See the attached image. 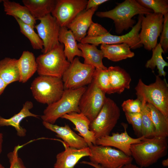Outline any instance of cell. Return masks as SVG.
<instances>
[{
	"mask_svg": "<svg viewBox=\"0 0 168 168\" xmlns=\"http://www.w3.org/2000/svg\"><path fill=\"white\" fill-rule=\"evenodd\" d=\"M153 11L139 4L135 0H125L119 3L113 9L106 11L98 12L96 15L101 18L112 20L114 23L115 32L121 34L124 30L132 28L136 21L132 19L138 14L147 15Z\"/></svg>",
	"mask_w": 168,
	"mask_h": 168,
	"instance_id": "1",
	"label": "cell"
},
{
	"mask_svg": "<svg viewBox=\"0 0 168 168\" xmlns=\"http://www.w3.org/2000/svg\"><path fill=\"white\" fill-rule=\"evenodd\" d=\"M168 142L166 138H144L141 142L131 145V156L138 166L148 167L166 155Z\"/></svg>",
	"mask_w": 168,
	"mask_h": 168,
	"instance_id": "2",
	"label": "cell"
},
{
	"mask_svg": "<svg viewBox=\"0 0 168 168\" xmlns=\"http://www.w3.org/2000/svg\"><path fill=\"white\" fill-rule=\"evenodd\" d=\"M154 82L149 85L140 79L135 88L137 98L141 102L151 104L168 117V85L165 79L156 76Z\"/></svg>",
	"mask_w": 168,
	"mask_h": 168,
	"instance_id": "3",
	"label": "cell"
},
{
	"mask_svg": "<svg viewBox=\"0 0 168 168\" xmlns=\"http://www.w3.org/2000/svg\"><path fill=\"white\" fill-rule=\"evenodd\" d=\"M86 87L75 89H64L61 97L57 101L48 105L41 116L43 121L54 124L65 114L80 113L79 103Z\"/></svg>",
	"mask_w": 168,
	"mask_h": 168,
	"instance_id": "4",
	"label": "cell"
},
{
	"mask_svg": "<svg viewBox=\"0 0 168 168\" xmlns=\"http://www.w3.org/2000/svg\"><path fill=\"white\" fill-rule=\"evenodd\" d=\"M30 88L37 102L48 105L58 101L64 90L62 78L47 76L35 78Z\"/></svg>",
	"mask_w": 168,
	"mask_h": 168,
	"instance_id": "5",
	"label": "cell"
},
{
	"mask_svg": "<svg viewBox=\"0 0 168 168\" xmlns=\"http://www.w3.org/2000/svg\"><path fill=\"white\" fill-rule=\"evenodd\" d=\"M63 50L64 46L60 43L49 52L37 57V72L39 76L62 77L70 64L67 60Z\"/></svg>",
	"mask_w": 168,
	"mask_h": 168,
	"instance_id": "6",
	"label": "cell"
},
{
	"mask_svg": "<svg viewBox=\"0 0 168 168\" xmlns=\"http://www.w3.org/2000/svg\"><path fill=\"white\" fill-rule=\"evenodd\" d=\"M120 116V110L116 103L106 97L100 111L91 122L90 128L94 133L96 140L110 135Z\"/></svg>",
	"mask_w": 168,
	"mask_h": 168,
	"instance_id": "7",
	"label": "cell"
},
{
	"mask_svg": "<svg viewBox=\"0 0 168 168\" xmlns=\"http://www.w3.org/2000/svg\"><path fill=\"white\" fill-rule=\"evenodd\" d=\"M95 69L75 57L62 77L64 89H77L88 85L93 80Z\"/></svg>",
	"mask_w": 168,
	"mask_h": 168,
	"instance_id": "8",
	"label": "cell"
},
{
	"mask_svg": "<svg viewBox=\"0 0 168 168\" xmlns=\"http://www.w3.org/2000/svg\"><path fill=\"white\" fill-rule=\"evenodd\" d=\"M89 147L91 153L89 156L90 161L103 168H118L132 163L133 159L131 156L110 147L93 145Z\"/></svg>",
	"mask_w": 168,
	"mask_h": 168,
	"instance_id": "9",
	"label": "cell"
},
{
	"mask_svg": "<svg viewBox=\"0 0 168 168\" xmlns=\"http://www.w3.org/2000/svg\"><path fill=\"white\" fill-rule=\"evenodd\" d=\"M164 17L160 13L142 14L141 30L139 33L140 43L144 48L152 50L157 44L158 37L160 36L163 26Z\"/></svg>",
	"mask_w": 168,
	"mask_h": 168,
	"instance_id": "10",
	"label": "cell"
},
{
	"mask_svg": "<svg viewBox=\"0 0 168 168\" xmlns=\"http://www.w3.org/2000/svg\"><path fill=\"white\" fill-rule=\"evenodd\" d=\"M142 15H139L137 23L126 34L118 36L111 35L108 32L97 37L86 36L80 43L92 44L96 46L100 44H112L124 43L132 49L140 48L143 46L140 43L139 35L141 30Z\"/></svg>",
	"mask_w": 168,
	"mask_h": 168,
	"instance_id": "11",
	"label": "cell"
},
{
	"mask_svg": "<svg viewBox=\"0 0 168 168\" xmlns=\"http://www.w3.org/2000/svg\"><path fill=\"white\" fill-rule=\"evenodd\" d=\"M105 93L93 80L82 95L79 103L80 112L92 121L96 117L105 103Z\"/></svg>",
	"mask_w": 168,
	"mask_h": 168,
	"instance_id": "12",
	"label": "cell"
},
{
	"mask_svg": "<svg viewBox=\"0 0 168 168\" xmlns=\"http://www.w3.org/2000/svg\"><path fill=\"white\" fill-rule=\"evenodd\" d=\"M87 0H57L51 14L61 27L68 26L81 12L86 9Z\"/></svg>",
	"mask_w": 168,
	"mask_h": 168,
	"instance_id": "13",
	"label": "cell"
},
{
	"mask_svg": "<svg viewBox=\"0 0 168 168\" xmlns=\"http://www.w3.org/2000/svg\"><path fill=\"white\" fill-rule=\"evenodd\" d=\"M39 20L40 22L35 25V28L43 42V48L42 52L45 54L60 44L58 38L61 27L51 14L47 15Z\"/></svg>",
	"mask_w": 168,
	"mask_h": 168,
	"instance_id": "14",
	"label": "cell"
},
{
	"mask_svg": "<svg viewBox=\"0 0 168 168\" xmlns=\"http://www.w3.org/2000/svg\"><path fill=\"white\" fill-rule=\"evenodd\" d=\"M122 125L124 129V132L121 133H113L111 135H108L98 138L96 140V145L114 147L126 155L131 156V145L141 142L145 138L142 136L137 138L131 137L127 131V125L123 124Z\"/></svg>",
	"mask_w": 168,
	"mask_h": 168,
	"instance_id": "15",
	"label": "cell"
},
{
	"mask_svg": "<svg viewBox=\"0 0 168 168\" xmlns=\"http://www.w3.org/2000/svg\"><path fill=\"white\" fill-rule=\"evenodd\" d=\"M64 145V150L58 153L56 156L54 168H75L82 158L91 155L89 147L78 149L70 147L65 143Z\"/></svg>",
	"mask_w": 168,
	"mask_h": 168,
	"instance_id": "16",
	"label": "cell"
},
{
	"mask_svg": "<svg viewBox=\"0 0 168 168\" xmlns=\"http://www.w3.org/2000/svg\"><path fill=\"white\" fill-rule=\"evenodd\" d=\"M44 127L56 133V136L61 138L68 147L76 149L88 147L85 140L76 133L67 124L62 126L43 121Z\"/></svg>",
	"mask_w": 168,
	"mask_h": 168,
	"instance_id": "17",
	"label": "cell"
},
{
	"mask_svg": "<svg viewBox=\"0 0 168 168\" xmlns=\"http://www.w3.org/2000/svg\"><path fill=\"white\" fill-rule=\"evenodd\" d=\"M61 118L68 120L74 124L75 126L74 129L84 138L88 147L96 145L95 134L90 128L91 122L85 115L80 112H73L65 114Z\"/></svg>",
	"mask_w": 168,
	"mask_h": 168,
	"instance_id": "18",
	"label": "cell"
},
{
	"mask_svg": "<svg viewBox=\"0 0 168 168\" xmlns=\"http://www.w3.org/2000/svg\"><path fill=\"white\" fill-rule=\"evenodd\" d=\"M98 7L85 10L80 13L67 27L72 32L77 41L80 42L86 36L88 30L93 22L92 16Z\"/></svg>",
	"mask_w": 168,
	"mask_h": 168,
	"instance_id": "19",
	"label": "cell"
},
{
	"mask_svg": "<svg viewBox=\"0 0 168 168\" xmlns=\"http://www.w3.org/2000/svg\"><path fill=\"white\" fill-rule=\"evenodd\" d=\"M33 107V103L31 101H27L24 104L21 110L11 118L6 119L0 116V126L12 127L15 128L18 136L25 137L27 131L26 128L20 125V123L24 119L27 117L38 118L39 116L30 112V110Z\"/></svg>",
	"mask_w": 168,
	"mask_h": 168,
	"instance_id": "20",
	"label": "cell"
},
{
	"mask_svg": "<svg viewBox=\"0 0 168 168\" xmlns=\"http://www.w3.org/2000/svg\"><path fill=\"white\" fill-rule=\"evenodd\" d=\"M107 70L112 94H120L125 89H130L131 77L124 69L118 66H111Z\"/></svg>",
	"mask_w": 168,
	"mask_h": 168,
	"instance_id": "21",
	"label": "cell"
},
{
	"mask_svg": "<svg viewBox=\"0 0 168 168\" xmlns=\"http://www.w3.org/2000/svg\"><path fill=\"white\" fill-rule=\"evenodd\" d=\"M58 40L64 46V54L68 62L71 63L76 56L82 57L77 41L72 32L66 27H61Z\"/></svg>",
	"mask_w": 168,
	"mask_h": 168,
	"instance_id": "22",
	"label": "cell"
},
{
	"mask_svg": "<svg viewBox=\"0 0 168 168\" xmlns=\"http://www.w3.org/2000/svg\"><path fill=\"white\" fill-rule=\"evenodd\" d=\"M4 10L7 15L17 18L34 28L36 20L28 8L20 3L8 0H2Z\"/></svg>",
	"mask_w": 168,
	"mask_h": 168,
	"instance_id": "23",
	"label": "cell"
},
{
	"mask_svg": "<svg viewBox=\"0 0 168 168\" xmlns=\"http://www.w3.org/2000/svg\"><path fill=\"white\" fill-rule=\"evenodd\" d=\"M100 49L104 58L113 62H118L131 58L135 55L128 45L124 43L112 44H101Z\"/></svg>",
	"mask_w": 168,
	"mask_h": 168,
	"instance_id": "24",
	"label": "cell"
},
{
	"mask_svg": "<svg viewBox=\"0 0 168 168\" xmlns=\"http://www.w3.org/2000/svg\"><path fill=\"white\" fill-rule=\"evenodd\" d=\"M18 66L20 76L19 82L25 83L37 71V65L34 54L28 51H23L18 59Z\"/></svg>",
	"mask_w": 168,
	"mask_h": 168,
	"instance_id": "25",
	"label": "cell"
},
{
	"mask_svg": "<svg viewBox=\"0 0 168 168\" xmlns=\"http://www.w3.org/2000/svg\"><path fill=\"white\" fill-rule=\"evenodd\" d=\"M84 59V63L94 67L96 69L106 70L102 62L104 58L103 53L97 46L92 44L80 43L78 44Z\"/></svg>",
	"mask_w": 168,
	"mask_h": 168,
	"instance_id": "26",
	"label": "cell"
},
{
	"mask_svg": "<svg viewBox=\"0 0 168 168\" xmlns=\"http://www.w3.org/2000/svg\"><path fill=\"white\" fill-rule=\"evenodd\" d=\"M24 5L36 20L51 14L54 7L55 0H23Z\"/></svg>",
	"mask_w": 168,
	"mask_h": 168,
	"instance_id": "27",
	"label": "cell"
},
{
	"mask_svg": "<svg viewBox=\"0 0 168 168\" xmlns=\"http://www.w3.org/2000/svg\"><path fill=\"white\" fill-rule=\"evenodd\" d=\"M0 76L8 86L19 81L20 76L18 59L6 57L0 61Z\"/></svg>",
	"mask_w": 168,
	"mask_h": 168,
	"instance_id": "28",
	"label": "cell"
},
{
	"mask_svg": "<svg viewBox=\"0 0 168 168\" xmlns=\"http://www.w3.org/2000/svg\"><path fill=\"white\" fill-rule=\"evenodd\" d=\"M149 108L155 129L154 137L167 138L168 136V117L151 104L147 103Z\"/></svg>",
	"mask_w": 168,
	"mask_h": 168,
	"instance_id": "29",
	"label": "cell"
},
{
	"mask_svg": "<svg viewBox=\"0 0 168 168\" xmlns=\"http://www.w3.org/2000/svg\"><path fill=\"white\" fill-rule=\"evenodd\" d=\"M152 55L151 58L147 60L145 64L147 68L154 70L156 67L158 70V75L160 77H165L166 72L164 70L165 67L168 66V63L163 59L162 53H165L162 47L159 43L152 50Z\"/></svg>",
	"mask_w": 168,
	"mask_h": 168,
	"instance_id": "30",
	"label": "cell"
},
{
	"mask_svg": "<svg viewBox=\"0 0 168 168\" xmlns=\"http://www.w3.org/2000/svg\"><path fill=\"white\" fill-rule=\"evenodd\" d=\"M20 27L21 32L30 41L34 49H43V43L38 34L36 33L34 28L26 24L17 18H14Z\"/></svg>",
	"mask_w": 168,
	"mask_h": 168,
	"instance_id": "31",
	"label": "cell"
},
{
	"mask_svg": "<svg viewBox=\"0 0 168 168\" xmlns=\"http://www.w3.org/2000/svg\"><path fill=\"white\" fill-rule=\"evenodd\" d=\"M141 111L142 119V136L149 138L155 136V129L150 114V110L147 103L142 102Z\"/></svg>",
	"mask_w": 168,
	"mask_h": 168,
	"instance_id": "32",
	"label": "cell"
},
{
	"mask_svg": "<svg viewBox=\"0 0 168 168\" xmlns=\"http://www.w3.org/2000/svg\"><path fill=\"white\" fill-rule=\"evenodd\" d=\"M143 7L152 10L154 13H160L164 16L168 13L167 0H137Z\"/></svg>",
	"mask_w": 168,
	"mask_h": 168,
	"instance_id": "33",
	"label": "cell"
},
{
	"mask_svg": "<svg viewBox=\"0 0 168 168\" xmlns=\"http://www.w3.org/2000/svg\"><path fill=\"white\" fill-rule=\"evenodd\" d=\"M93 80L98 87L105 94H112L107 69L103 70L96 68Z\"/></svg>",
	"mask_w": 168,
	"mask_h": 168,
	"instance_id": "34",
	"label": "cell"
},
{
	"mask_svg": "<svg viewBox=\"0 0 168 168\" xmlns=\"http://www.w3.org/2000/svg\"><path fill=\"white\" fill-rule=\"evenodd\" d=\"M127 120L132 126L135 133L138 137L142 136V119L141 113H125Z\"/></svg>",
	"mask_w": 168,
	"mask_h": 168,
	"instance_id": "35",
	"label": "cell"
},
{
	"mask_svg": "<svg viewBox=\"0 0 168 168\" xmlns=\"http://www.w3.org/2000/svg\"><path fill=\"white\" fill-rule=\"evenodd\" d=\"M122 109L125 113H141L142 103L138 99H128L124 101L121 105Z\"/></svg>",
	"mask_w": 168,
	"mask_h": 168,
	"instance_id": "36",
	"label": "cell"
},
{
	"mask_svg": "<svg viewBox=\"0 0 168 168\" xmlns=\"http://www.w3.org/2000/svg\"><path fill=\"white\" fill-rule=\"evenodd\" d=\"M22 146H16L14 150L7 154V157L12 168H26L22 159L18 156V152Z\"/></svg>",
	"mask_w": 168,
	"mask_h": 168,
	"instance_id": "37",
	"label": "cell"
},
{
	"mask_svg": "<svg viewBox=\"0 0 168 168\" xmlns=\"http://www.w3.org/2000/svg\"><path fill=\"white\" fill-rule=\"evenodd\" d=\"M163 28L160 36L159 43L164 52L168 50V13L164 16Z\"/></svg>",
	"mask_w": 168,
	"mask_h": 168,
	"instance_id": "38",
	"label": "cell"
},
{
	"mask_svg": "<svg viewBox=\"0 0 168 168\" xmlns=\"http://www.w3.org/2000/svg\"><path fill=\"white\" fill-rule=\"evenodd\" d=\"M108 32V30L101 25L93 21L88 30L86 36L97 37L105 34Z\"/></svg>",
	"mask_w": 168,
	"mask_h": 168,
	"instance_id": "39",
	"label": "cell"
},
{
	"mask_svg": "<svg viewBox=\"0 0 168 168\" xmlns=\"http://www.w3.org/2000/svg\"><path fill=\"white\" fill-rule=\"evenodd\" d=\"M108 1V0H89L88 1L85 10H88L93 7H98L99 5Z\"/></svg>",
	"mask_w": 168,
	"mask_h": 168,
	"instance_id": "40",
	"label": "cell"
},
{
	"mask_svg": "<svg viewBox=\"0 0 168 168\" xmlns=\"http://www.w3.org/2000/svg\"><path fill=\"white\" fill-rule=\"evenodd\" d=\"M7 85L2 80L0 76V96L3 93Z\"/></svg>",
	"mask_w": 168,
	"mask_h": 168,
	"instance_id": "41",
	"label": "cell"
},
{
	"mask_svg": "<svg viewBox=\"0 0 168 168\" xmlns=\"http://www.w3.org/2000/svg\"><path fill=\"white\" fill-rule=\"evenodd\" d=\"M81 163L89 165L94 167L95 168H103L100 165L92 163L91 161H82V162H81ZM122 167V166H120L118 168H121Z\"/></svg>",
	"mask_w": 168,
	"mask_h": 168,
	"instance_id": "42",
	"label": "cell"
},
{
	"mask_svg": "<svg viewBox=\"0 0 168 168\" xmlns=\"http://www.w3.org/2000/svg\"><path fill=\"white\" fill-rule=\"evenodd\" d=\"M121 168H142L139 166L130 163L128 164L124 165Z\"/></svg>",
	"mask_w": 168,
	"mask_h": 168,
	"instance_id": "43",
	"label": "cell"
},
{
	"mask_svg": "<svg viewBox=\"0 0 168 168\" xmlns=\"http://www.w3.org/2000/svg\"><path fill=\"white\" fill-rule=\"evenodd\" d=\"M3 142V135L2 133L0 132V154L2 152Z\"/></svg>",
	"mask_w": 168,
	"mask_h": 168,
	"instance_id": "44",
	"label": "cell"
},
{
	"mask_svg": "<svg viewBox=\"0 0 168 168\" xmlns=\"http://www.w3.org/2000/svg\"><path fill=\"white\" fill-rule=\"evenodd\" d=\"M162 165L165 167L168 166V158L163 160L161 162Z\"/></svg>",
	"mask_w": 168,
	"mask_h": 168,
	"instance_id": "45",
	"label": "cell"
},
{
	"mask_svg": "<svg viewBox=\"0 0 168 168\" xmlns=\"http://www.w3.org/2000/svg\"><path fill=\"white\" fill-rule=\"evenodd\" d=\"M0 168H5L0 163Z\"/></svg>",
	"mask_w": 168,
	"mask_h": 168,
	"instance_id": "46",
	"label": "cell"
},
{
	"mask_svg": "<svg viewBox=\"0 0 168 168\" xmlns=\"http://www.w3.org/2000/svg\"><path fill=\"white\" fill-rule=\"evenodd\" d=\"M9 168H12V166H10Z\"/></svg>",
	"mask_w": 168,
	"mask_h": 168,
	"instance_id": "47",
	"label": "cell"
},
{
	"mask_svg": "<svg viewBox=\"0 0 168 168\" xmlns=\"http://www.w3.org/2000/svg\"><path fill=\"white\" fill-rule=\"evenodd\" d=\"M2 0H0V2H2Z\"/></svg>",
	"mask_w": 168,
	"mask_h": 168,
	"instance_id": "48",
	"label": "cell"
}]
</instances>
